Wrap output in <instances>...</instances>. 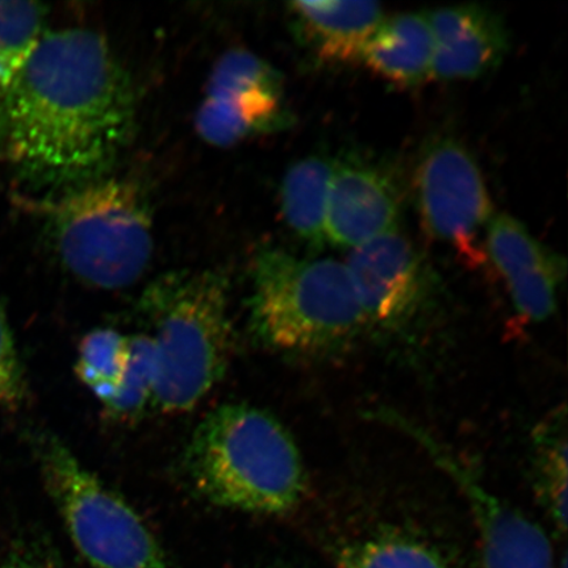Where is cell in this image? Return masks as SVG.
Returning <instances> with one entry per match:
<instances>
[{"instance_id":"cell-5","label":"cell","mask_w":568,"mask_h":568,"mask_svg":"<svg viewBox=\"0 0 568 568\" xmlns=\"http://www.w3.org/2000/svg\"><path fill=\"white\" fill-rule=\"evenodd\" d=\"M57 254L71 275L101 290L131 287L153 255V220L139 184L102 178L47 205Z\"/></svg>"},{"instance_id":"cell-2","label":"cell","mask_w":568,"mask_h":568,"mask_svg":"<svg viewBox=\"0 0 568 568\" xmlns=\"http://www.w3.org/2000/svg\"><path fill=\"white\" fill-rule=\"evenodd\" d=\"M183 468L191 487L213 506L240 513H293L307 493L300 447L267 410L245 403L210 412L190 437Z\"/></svg>"},{"instance_id":"cell-21","label":"cell","mask_w":568,"mask_h":568,"mask_svg":"<svg viewBox=\"0 0 568 568\" xmlns=\"http://www.w3.org/2000/svg\"><path fill=\"white\" fill-rule=\"evenodd\" d=\"M128 336L112 328L88 333L78 347L75 373L101 403L109 399L124 371Z\"/></svg>"},{"instance_id":"cell-15","label":"cell","mask_w":568,"mask_h":568,"mask_svg":"<svg viewBox=\"0 0 568 568\" xmlns=\"http://www.w3.org/2000/svg\"><path fill=\"white\" fill-rule=\"evenodd\" d=\"M433 36L428 13L406 12L383 21L361 63L399 88L432 78Z\"/></svg>"},{"instance_id":"cell-10","label":"cell","mask_w":568,"mask_h":568,"mask_svg":"<svg viewBox=\"0 0 568 568\" xmlns=\"http://www.w3.org/2000/svg\"><path fill=\"white\" fill-rule=\"evenodd\" d=\"M282 78L245 49L226 52L213 68L195 126L205 142L226 148L283 123Z\"/></svg>"},{"instance_id":"cell-13","label":"cell","mask_w":568,"mask_h":568,"mask_svg":"<svg viewBox=\"0 0 568 568\" xmlns=\"http://www.w3.org/2000/svg\"><path fill=\"white\" fill-rule=\"evenodd\" d=\"M433 36L432 78L475 80L500 65L509 47L506 24L478 4L426 12Z\"/></svg>"},{"instance_id":"cell-14","label":"cell","mask_w":568,"mask_h":568,"mask_svg":"<svg viewBox=\"0 0 568 568\" xmlns=\"http://www.w3.org/2000/svg\"><path fill=\"white\" fill-rule=\"evenodd\" d=\"M297 39L317 62L361 63L368 42L386 20L376 2H293L288 4Z\"/></svg>"},{"instance_id":"cell-6","label":"cell","mask_w":568,"mask_h":568,"mask_svg":"<svg viewBox=\"0 0 568 568\" xmlns=\"http://www.w3.org/2000/svg\"><path fill=\"white\" fill-rule=\"evenodd\" d=\"M32 446L71 542L92 568H172L136 509L61 438L51 432L33 433Z\"/></svg>"},{"instance_id":"cell-4","label":"cell","mask_w":568,"mask_h":568,"mask_svg":"<svg viewBox=\"0 0 568 568\" xmlns=\"http://www.w3.org/2000/svg\"><path fill=\"white\" fill-rule=\"evenodd\" d=\"M248 329L266 349L303 358L346 352L367 333L343 262L297 257L278 247L255 255Z\"/></svg>"},{"instance_id":"cell-19","label":"cell","mask_w":568,"mask_h":568,"mask_svg":"<svg viewBox=\"0 0 568 568\" xmlns=\"http://www.w3.org/2000/svg\"><path fill=\"white\" fill-rule=\"evenodd\" d=\"M45 16L40 3L0 2V99L47 33Z\"/></svg>"},{"instance_id":"cell-18","label":"cell","mask_w":568,"mask_h":568,"mask_svg":"<svg viewBox=\"0 0 568 568\" xmlns=\"http://www.w3.org/2000/svg\"><path fill=\"white\" fill-rule=\"evenodd\" d=\"M532 485L541 506L554 524L567 529V414L554 410L537 425L531 442Z\"/></svg>"},{"instance_id":"cell-3","label":"cell","mask_w":568,"mask_h":568,"mask_svg":"<svg viewBox=\"0 0 568 568\" xmlns=\"http://www.w3.org/2000/svg\"><path fill=\"white\" fill-rule=\"evenodd\" d=\"M230 295L229 276L213 268L162 275L142 294L158 366L154 409L189 412L223 379L233 347Z\"/></svg>"},{"instance_id":"cell-22","label":"cell","mask_w":568,"mask_h":568,"mask_svg":"<svg viewBox=\"0 0 568 568\" xmlns=\"http://www.w3.org/2000/svg\"><path fill=\"white\" fill-rule=\"evenodd\" d=\"M30 387L16 336L0 303V408L19 410L28 400Z\"/></svg>"},{"instance_id":"cell-8","label":"cell","mask_w":568,"mask_h":568,"mask_svg":"<svg viewBox=\"0 0 568 568\" xmlns=\"http://www.w3.org/2000/svg\"><path fill=\"white\" fill-rule=\"evenodd\" d=\"M415 189L426 233L473 264L486 261L479 239L494 207L471 152L453 138L430 141L417 163Z\"/></svg>"},{"instance_id":"cell-16","label":"cell","mask_w":568,"mask_h":568,"mask_svg":"<svg viewBox=\"0 0 568 568\" xmlns=\"http://www.w3.org/2000/svg\"><path fill=\"white\" fill-rule=\"evenodd\" d=\"M333 160L328 155H310L294 163L283 178L281 205L284 222L297 237L315 248L328 244L326 213Z\"/></svg>"},{"instance_id":"cell-17","label":"cell","mask_w":568,"mask_h":568,"mask_svg":"<svg viewBox=\"0 0 568 568\" xmlns=\"http://www.w3.org/2000/svg\"><path fill=\"white\" fill-rule=\"evenodd\" d=\"M333 557L338 568H458L432 544L393 528L347 539Z\"/></svg>"},{"instance_id":"cell-11","label":"cell","mask_w":568,"mask_h":568,"mask_svg":"<svg viewBox=\"0 0 568 568\" xmlns=\"http://www.w3.org/2000/svg\"><path fill=\"white\" fill-rule=\"evenodd\" d=\"M404 201L399 173L386 160L346 152L333 160L326 239L341 248L397 230Z\"/></svg>"},{"instance_id":"cell-1","label":"cell","mask_w":568,"mask_h":568,"mask_svg":"<svg viewBox=\"0 0 568 568\" xmlns=\"http://www.w3.org/2000/svg\"><path fill=\"white\" fill-rule=\"evenodd\" d=\"M136 98L103 36L47 32L0 99V159L67 190L102 180L133 136Z\"/></svg>"},{"instance_id":"cell-12","label":"cell","mask_w":568,"mask_h":568,"mask_svg":"<svg viewBox=\"0 0 568 568\" xmlns=\"http://www.w3.org/2000/svg\"><path fill=\"white\" fill-rule=\"evenodd\" d=\"M485 253L506 282L516 315L524 323H544L556 314L565 262L527 226L509 215L494 216L486 231Z\"/></svg>"},{"instance_id":"cell-9","label":"cell","mask_w":568,"mask_h":568,"mask_svg":"<svg viewBox=\"0 0 568 568\" xmlns=\"http://www.w3.org/2000/svg\"><path fill=\"white\" fill-rule=\"evenodd\" d=\"M381 422L420 445L465 496L478 530L483 567L556 568L550 539L545 530L483 485L473 468L449 446L395 410H383Z\"/></svg>"},{"instance_id":"cell-7","label":"cell","mask_w":568,"mask_h":568,"mask_svg":"<svg viewBox=\"0 0 568 568\" xmlns=\"http://www.w3.org/2000/svg\"><path fill=\"white\" fill-rule=\"evenodd\" d=\"M345 266L367 332L407 338L429 315L437 294L435 275L399 230L352 248Z\"/></svg>"},{"instance_id":"cell-23","label":"cell","mask_w":568,"mask_h":568,"mask_svg":"<svg viewBox=\"0 0 568 568\" xmlns=\"http://www.w3.org/2000/svg\"><path fill=\"white\" fill-rule=\"evenodd\" d=\"M0 568H55L48 554L33 544H18L0 556Z\"/></svg>"},{"instance_id":"cell-20","label":"cell","mask_w":568,"mask_h":568,"mask_svg":"<svg viewBox=\"0 0 568 568\" xmlns=\"http://www.w3.org/2000/svg\"><path fill=\"white\" fill-rule=\"evenodd\" d=\"M155 379L158 366L152 338L148 333L128 336L124 371L109 399L102 403L105 414L128 422L153 408Z\"/></svg>"}]
</instances>
